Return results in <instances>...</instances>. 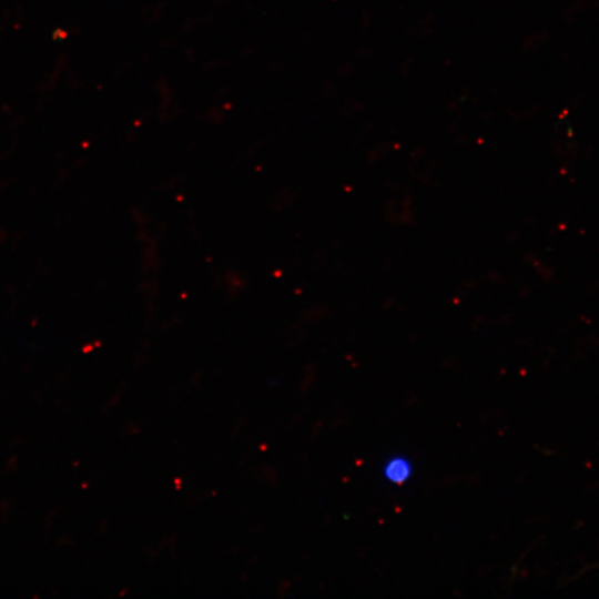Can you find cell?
Instances as JSON below:
<instances>
[{"instance_id":"1","label":"cell","mask_w":599,"mask_h":599,"mask_svg":"<svg viewBox=\"0 0 599 599\" xmlns=\"http://www.w3.org/2000/svg\"><path fill=\"white\" fill-rule=\"evenodd\" d=\"M413 470V463L407 456L393 455L385 460L382 475L393 485H403L409 480Z\"/></svg>"}]
</instances>
